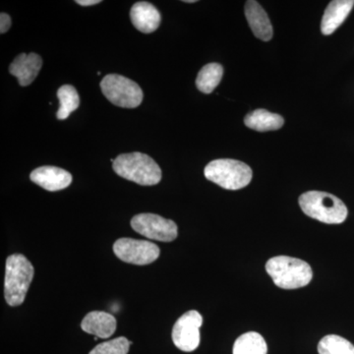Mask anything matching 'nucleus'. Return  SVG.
Here are the masks:
<instances>
[{
  "label": "nucleus",
  "mask_w": 354,
  "mask_h": 354,
  "mask_svg": "<svg viewBox=\"0 0 354 354\" xmlns=\"http://www.w3.org/2000/svg\"><path fill=\"white\" fill-rule=\"evenodd\" d=\"M266 271L274 285L283 290H297L309 285L313 272L308 263L288 256H277L268 261Z\"/></svg>",
  "instance_id": "1"
},
{
  "label": "nucleus",
  "mask_w": 354,
  "mask_h": 354,
  "mask_svg": "<svg viewBox=\"0 0 354 354\" xmlns=\"http://www.w3.org/2000/svg\"><path fill=\"white\" fill-rule=\"evenodd\" d=\"M113 167L118 176L139 185H156L162 180V169L146 153H121L114 160Z\"/></svg>",
  "instance_id": "2"
},
{
  "label": "nucleus",
  "mask_w": 354,
  "mask_h": 354,
  "mask_svg": "<svg viewBox=\"0 0 354 354\" xmlns=\"http://www.w3.org/2000/svg\"><path fill=\"white\" fill-rule=\"evenodd\" d=\"M298 201L305 215L321 223L339 225L348 216V208L344 203L330 193L308 191L304 193Z\"/></svg>",
  "instance_id": "3"
},
{
  "label": "nucleus",
  "mask_w": 354,
  "mask_h": 354,
  "mask_svg": "<svg viewBox=\"0 0 354 354\" xmlns=\"http://www.w3.org/2000/svg\"><path fill=\"white\" fill-rule=\"evenodd\" d=\"M34 274V267L22 254H13L7 258L4 281L7 304L10 306H19L24 302Z\"/></svg>",
  "instance_id": "4"
},
{
  "label": "nucleus",
  "mask_w": 354,
  "mask_h": 354,
  "mask_svg": "<svg viewBox=\"0 0 354 354\" xmlns=\"http://www.w3.org/2000/svg\"><path fill=\"white\" fill-rule=\"evenodd\" d=\"M204 174L208 180L225 189L239 190L251 183L253 172L241 160L220 158L207 165Z\"/></svg>",
  "instance_id": "5"
},
{
  "label": "nucleus",
  "mask_w": 354,
  "mask_h": 354,
  "mask_svg": "<svg viewBox=\"0 0 354 354\" xmlns=\"http://www.w3.org/2000/svg\"><path fill=\"white\" fill-rule=\"evenodd\" d=\"M101 88L104 97L120 108L135 109L143 101V91L138 84L118 74H109L104 77Z\"/></svg>",
  "instance_id": "6"
},
{
  "label": "nucleus",
  "mask_w": 354,
  "mask_h": 354,
  "mask_svg": "<svg viewBox=\"0 0 354 354\" xmlns=\"http://www.w3.org/2000/svg\"><path fill=\"white\" fill-rule=\"evenodd\" d=\"M131 227L135 232L153 241L171 242L178 235V228L174 221L155 214H139L133 216Z\"/></svg>",
  "instance_id": "7"
},
{
  "label": "nucleus",
  "mask_w": 354,
  "mask_h": 354,
  "mask_svg": "<svg viewBox=\"0 0 354 354\" xmlns=\"http://www.w3.org/2000/svg\"><path fill=\"white\" fill-rule=\"evenodd\" d=\"M113 252L123 262L144 266L158 259L160 248L150 241L120 239L113 244Z\"/></svg>",
  "instance_id": "8"
},
{
  "label": "nucleus",
  "mask_w": 354,
  "mask_h": 354,
  "mask_svg": "<svg viewBox=\"0 0 354 354\" xmlns=\"http://www.w3.org/2000/svg\"><path fill=\"white\" fill-rule=\"evenodd\" d=\"M202 325L203 317L196 310L183 314L172 329V341L176 348L185 353L194 351L200 344V328Z\"/></svg>",
  "instance_id": "9"
},
{
  "label": "nucleus",
  "mask_w": 354,
  "mask_h": 354,
  "mask_svg": "<svg viewBox=\"0 0 354 354\" xmlns=\"http://www.w3.org/2000/svg\"><path fill=\"white\" fill-rule=\"evenodd\" d=\"M30 178L37 185L51 192L65 189L72 183L70 172L50 165H44L34 169L30 174Z\"/></svg>",
  "instance_id": "10"
},
{
  "label": "nucleus",
  "mask_w": 354,
  "mask_h": 354,
  "mask_svg": "<svg viewBox=\"0 0 354 354\" xmlns=\"http://www.w3.org/2000/svg\"><path fill=\"white\" fill-rule=\"evenodd\" d=\"M43 66V58L37 53H21L9 66V72L18 79L20 86L31 85Z\"/></svg>",
  "instance_id": "11"
},
{
  "label": "nucleus",
  "mask_w": 354,
  "mask_h": 354,
  "mask_svg": "<svg viewBox=\"0 0 354 354\" xmlns=\"http://www.w3.org/2000/svg\"><path fill=\"white\" fill-rule=\"evenodd\" d=\"M133 26L144 34H151L160 27L162 16L153 4L146 1L136 2L130 10Z\"/></svg>",
  "instance_id": "12"
},
{
  "label": "nucleus",
  "mask_w": 354,
  "mask_h": 354,
  "mask_svg": "<svg viewBox=\"0 0 354 354\" xmlns=\"http://www.w3.org/2000/svg\"><path fill=\"white\" fill-rule=\"evenodd\" d=\"M247 22L250 26L256 38L268 41L272 38V26L269 16L262 6L254 0H249L245 4Z\"/></svg>",
  "instance_id": "13"
},
{
  "label": "nucleus",
  "mask_w": 354,
  "mask_h": 354,
  "mask_svg": "<svg viewBox=\"0 0 354 354\" xmlns=\"http://www.w3.org/2000/svg\"><path fill=\"white\" fill-rule=\"evenodd\" d=\"M354 6V0H334L326 8L321 23V31L329 36L348 18Z\"/></svg>",
  "instance_id": "14"
},
{
  "label": "nucleus",
  "mask_w": 354,
  "mask_h": 354,
  "mask_svg": "<svg viewBox=\"0 0 354 354\" xmlns=\"http://www.w3.org/2000/svg\"><path fill=\"white\" fill-rule=\"evenodd\" d=\"M81 328L87 334L94 335L100 339H108L115 333L116 320L106 312L93 311L83 319Z\"/></svg>",
  "instance_id": "15"
},
{
  "label": "nucleus",
  "mask_w": 354,
  "mask_h": 354,
  "mask_svg": "<svg viewBox=\"0 0 354 354\" xmlns=\"http://www.w3.org/2000/svg\"><path fill=\"white\" fill-rule=\"evenodd\" d=\"M247 127L256 131H274L283 127L285 120L279 114L270 113L266 109H256L244 118Z\"/></svg>",
  "instance_id": "16"
},
{
  "label": "nucleus",
  "mask_w": 354,
  "mask_h": 354,
  "mask_svg": "<svg viewBox=\"0 0 354 354\" xmlns=\"http://www.w3.org/2000/svg\"><path fill=\"white\" fill-rule=\"evenodd\" d=\"M268 348L264 337L256 332L241 335L235 341L234 354H267Z\"/></svg>",
  "instance_id": "17"
},
{
  "label": "nucleus",
  "mask_w": 354,
  "mask_h": 354,
  "mask_svg": "<svg viewBox=\"0 0 354 354\" xmlns=\"http://www.w3.org/2000/svg\"><path fill=\"white\" fill-rule=\"evenodd\" d=\"M223 75V68L218 64H209L205 65L196 79L198 90L201 91L204 94H211L218 84L221 83Z\"/></svg>",
  "instance_id": "18"
},
{
  "label": "nucleus",
  "mask_w": 354,
  "mask_h": 354,
  "mask_svg": "<svg viewBox=\"0 0 354 354\" xmlns=\"http://www.w3.org/2000/svg\"><path fill=\"white\" fill-rule=\"evenodd\" d=\"M57 97L60 102L59 109L57 113V120H67L70 114L79 108L80 97L78 93L73 86L64 85L58 88Z\"/></svg>",
  "instance_id": "19"
},
{
  "label": "nucleus",
  "mask_w": 354,
  "mask_h": 354,
  "mask_svg": "<svg viewBox=\"0 0 354 354\" xmlns=\"http://www.w3.org/2000/svg\"><path fill=\"white\" fill-rule=\"evenodd\" d=\"M319 354H354V346L337 335H328L318 344Z\"/></svg>",
  "instance_id": "20"
},
{
  "label": "nucleus",
  "mask_w": 354,
  "mask_h": 354,
  "mask_svg": "<svg viewBox=\"0 0 354 354\" xmlns=\"http://www.w3.org/2000/svg\"><path fill=\"white\" fill-rule=\"evenodd\" d=\"M131 344L127 337H116L111 341L97 344L88 354H127Z\"/></svg>",
  "instance_id": "21"
},
{
  "label": "nucleus",
  "mask_w": 354,
  "mask_h": 354,
  "mask_svg": "<svg viewBox=\"0 0 354 354\" xmlns=\"http://www.w3.org/2000/svg\"><path fill=\"white\" fill-rule=\"evenodd\" d=\"M12 21H11L10 16L8 14L2 12L0 14V32L4 34L10 29Z\"/></svg>",
  "instance_id": "22"
},
{
  "label": "nucleus",
  "mask_w": 354,
  "mask_h": 354,
  "mask_svg": "<svg viewBox=\"0 0 354 354\" xmlns=\"http://www.w3.org/2000/svg\"><path fill=\"white\" fill-rule=\"evenodd\" d=\"M101 2V0H76V3L81 6H95Z\"/></svg>",
  "instance_id": "23"
},
{
  "label": "nucleus",
  "mask_w": 354,
  "mask_h": 354,
  "mask_svg": "<svg viewBox=\"0 0 354 354\" xmlns=\"http://www.w3.org/2000/svg\"><path fill=\"white\" fill-rule=\"evenodd\" d=\"M186 3H194V2H196V0H185Z\"/></svg>",
  "instance_id": "24"
}]
</instances>
